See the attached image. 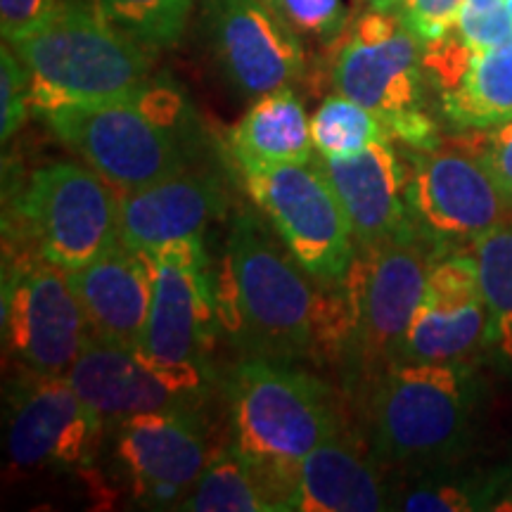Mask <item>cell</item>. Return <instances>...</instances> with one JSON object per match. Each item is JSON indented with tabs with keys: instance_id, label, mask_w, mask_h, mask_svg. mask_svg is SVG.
Returning a JSON list of instances; mask_svg holds the SVG:
<instances>
[{
	"instance_id": "cell-1",
	"label": "cell",
	"mask_w": 512,
	"mask_h": 512,
	"mask_svg": "<svg viewBox=\"0 0 512 512\" xmlns=\"http://www.w3.org/2000/svg\"><path fill=\"white\" fill-rule=\"evenodd\" d=\"M280 235L252 209L230 221L214 278L221 328L252 356L294 361L318 354L320 294Z\"/></svg>"
},
{
	"instance_id": "cell-2",
	"label": "cell",
	"mask_w": 512,
	"mask_h": 512,
	"mask_svg": "<svg viewBox=\"0 0 512 512\" xmlns=\"http://www.w3.org/2000/svg\"><path fill=\"white\" fill-rule=\"evenodd\" d=\"M230 446L247 460L275 512H287L299 465L337 434L330 387L285 361L249 356L226 382Z\"/></svg>"
},
{
	"instance_id": "cell-3",
	"label": "cell",
	"mask_w": 512,
	"mask_h": 512,
	"mask_svg": "<svg viewBox=\"0 0 512 512\" xmlns=\"http://www.w3.org/2000/svg\"><path fill=\"white\" fill-rule=\"evenodd\" d=\"M31 76L38 117L72 105L133 100L150 83L152 50L83 3L57 10L29 36L10 43Z\"/></svg>"
},
{
	"instance_id": "cell-4",
	"label": "cell",
	"mask_w": 512,
	"mask_h": 512,
	"mask_svg": "<svg viewBox=\"0 0 512 512\" xmlns=\"http://www.w3.org/2000/svg\"><path fill=\"white\" fill-rule=\"evenodd\" d=\"M188 112L174 86L150 81L133 100L57 107L43 121L107 183L131 192L190 169Z\"/></svg>"
},
{
	"instance_id": "cell-5",
	"label": "cell",
	"mask_w": 512,
	"mask_h": 512,
	"mask_svg": "<svg viewBox=\"0 0 512 512\" xmlns=\"http://www.w3.org/2000/svg\"><path fill=\"white\" fill-rule=\"evenodd\" d=\"M12 207V223L29 240L31 254L64 273L88 266L121 240L119 190L88 164L41 166Z\"/></svg>"
},
{
	"instance_id": "cell-6",
	"label": "cell",
	"mask_w": 512,
	"mask_h": 512,
	"mask_svg": "<svg viewBox=\"0 0 512 512\" xmlns=\"http://www.w3.org/2000/svg\"><path fill=\"white\" fill-rule=\"evenodd\" d=\"M242 183L313 283L337 287L356 259V238L318 159L238 166Z\"/></svg>"
},
{
	"instance_id": "cell-7",
	"label": "cell",
	"mask_w": 512,
	"mask_h": 512,
	"mask_svg": "<svg viewBox=\"0 0 512 512\" xmlns=\"http://www.w3.org/2000/svg\"><path fill=\"white\" fill-rule=\"evenodd\" d=\"M150 256L155 287L136 351L155 368L209 392V354L221 323L204 242L178 240Z\"/></svg>"
},
{
	"instance_id": "cell-8",
	"label": "cell",
	"mask_w": 512,
	"mask_h": 512,
	"mask_svg": "<svg viewBox=\"0 0 512 512\" xmlns=\"http://www.w3.org/2000/svg\"><path fill=\"white\" fill-rule=\"evenodd\" d=\"M434 261L432 240L411 228L377 245L358 247L339 283L351 313V354L373 370L396 358L425 292Z\"/></svg>"
},
{
	"instance_id": "cell-9",
	"label": "cell",
	"mask_w": 512,
	"mask_h": 512,
	"mask_svg": "<svg viewBox=\"0 0 512 512\" xmlns=\"http://www.w3.org/2000/svg\"><path fill=\"white\" fill-rule=\"evenodd\" d=\"M467 387L458 363L392 361L375 377L368 432L384 460L444 451L465 427Z\"/></svg>"
},
{
	"instance_id": "cell-10",
	"label": "cell",
	"mask_w": 512,
	"mask_h": 512,
	"mask_svg": "<svg viewBox=\"0 0 512 512\" xmlns=\"http://www.w3.org/2000/svg\"><path fill=\"white\" fill-rule=\"evenodd\" d=\"M413 228L432 242H475L512 223V197L479 155L475 138L422 152L406 181Z\"/></svg>"
},
{
	"instance_id": "cell-11",
	"label": "cell",
	"mask_w": 512,
	"mask_h": 512,
	"mask_svg": "<svg viewBox=\"0 0 512 512\" xmlns=\"http://www.w3.org/2000/svg\"><path fill=\"white\" fill-rule=\"evenodd\" d=\"M3 339L24 370L67 375L88 339L69 275L36 254L12 256L3 275Z\"/></svg>"
},
{
	"instance_id": "cell-12",
	"label": "cell",
	"mask_w": 512,
	"mask_h": 512,
	"mask_svg": "<svg viewBox=\"0 0 512 512\" xmlns=\"http://www.w3.org/2000/svg\"><path fill=\"white\" fill-rule=\"evenodd\" d=\"M425 43L403 24L396 10L368 8L344 36L332 64L335 91L361 102L380 119L420 110Z\"/></svg>"
},
{
	"instance_id": "cell-13",
	"label": "cell",
	"mask_w": 512,
	"mask_h": 512,
	"mask_svg": "<svg viewBox=\"0 0 512 512\" xmlns=\"http://www.w3.org/2000/svg\"><path fill=\"white\" fill-rule=\"evenodd\" d=\"M202 27L223 76L249 98L292 86L304 74L297 29L259 0H202Z\"/></svg>"
},
{
	"instance_id": "cell-14",
	"label": "cell",
	"mask_w": 512,
	"mask_h": 512,
	"mask_svg": "<svg viewBox=\"0 0 512 512\" xmlns=\"http://www.w3.org/2000/svg\"><path fill=\"white\" fill-rule=\"evenodd\" d=\"M105 425L67 375L27 373L12 387L8 456L19 470L86 465Z\"/></svg>"
},
{
	"instance_id": "cell-15",
	"label": "cell",
	"mask_w": 512,
	"mask_h": 512,
	"mask_svg": "<svg viewBox=\"0 0 512 512\" xmlns=\"http://www.w3.org/2000/svg\"><path fill=\"white\" fill-rule=\"evenodd\" d=\"M114 453L147 508H178L209 463L200 411L133 415L114 427Z\"/></svg>"
},
{
	"instance_id": "cell-16",
	"label": "cell",
	"mask_w": 512,
	"mask_h": 512,
	"mask_svg": "<svg viewBox=\"0 0 512 512\" xmlns=\"http://www.w3.org/2000/svg\"><path fill=\"white\" fill-rule=\"evenodd\" d=\"M491 337L475 256L467 252L434 261L425 292L394 361L460 363Z\"/></svg>"
},
{
	"instance_id": "cell-17",
	"label": "cell",
	"mask_w": 512,
	"mask_h": 512,
	"mask_svg": "<svg viewBox=\"0 0 512 512\" xmlns=\"http://www.w3.org/2000/svg\"><path fill=\"white\" fill-rule=\"evenodd\" d=\"M67 377L105 427L143 413L200 411L209 396L207 389L147 363L136 349L91 335Z\"/></svg>"
},
{
	"instance_id": "cell-18",
	"label": "cell",
	"mask_w": 512,
	"mask_h": 512,
	"mask_svg": "<svg viewBox=\"0 0 512 512\" xmlns=\"http://www.w3.org/2000/svg\"><path fill=\"white\" fill-rule=\"evenodd\" d=\"M422 67L453 126L486 131L512 121V41L472 50L448 31L425 43Z\"/></svg>"
},
{
	"instance_id": "cell-19",
	"label": "cell",
	"mask_w": 512,
	"mask_h": 512,
	"mask_svg": "<svg viewBox=\"0 0 512 512\" xmlns=\"http://www.w3.org/2000/svg\"><path fill=\"white\" fill-rule=\"evenodd\" d=\"M226 211L221 178L188 169L147 188L119 192L121 242L136 252L155 254L178 240L204 238L209 223Z\"/></svg>"
},
{
	"instance_id": "cell-20",
	"label": "cell",
	"mask_w": 512,
	"mask_h": 512,
	"mask_svg": "<svg viewBox=\"0 0 512 512\" xmlns=\"http://www.w3.org/2000/svg\"><path fill=\"white\" fill-rule=\"evenodd\" d=\"M88 323V335L138 349L155 287V261L117 242L79 271L67 273Z\"/></svg>"
},
{
	"instance_id": "cell-21",
	"label": "cell",
	"mask_w": 512,
	"mask_h": 512,
	"mask_svg": "<svg viewBox=\"0 0 512 512\" xmlns=\"http://www.w3.org/2000/svg\"><path fill=\"white\" fill-rule=\"evenodd\" d=\"M316 159L347 214L358 247L377 245L413 228L392 140H377L351 157Z\"/></svg>"
},
{
	"instance_id": "cell-22",
	"label": "cell",
	"mask_w": 512,
	"mask_h": 512,
	"mask_svg": "<svg viewBox=\"0 0 512 512\" xmlns=\"http://www.w3.org/2000/svg\"><path fill=\"white\" fill-rule=\"evenodd\" d=\"M387 508L377 470L342 430L302 460L287 501V512H377Z\"/></svg>"
},
{
	"instance_id": "cell-23",
	"label": "cell",
	"mask_w": 512,
	"mask_h": 512,
	"mask_svg": "<svg viewBox=\"0 0 512 512\" xmlns=\"http://www.w3.org/2000/svg\"><path fill=\"white\" fill-rule=\"evenodd\" d=\"M228 145L238 166L311 162L316 150L311 119L290 86L256 98L240 124L230 131Z\"/></svg>"
},
{
	"instance_id": "cell-24",
	"label": "cell",
	"mask_w": 512,
	"mask_h": 512,
	"mask_svg": "<svg viewBox=\"0 0 512 512\" xmlns=\"http://www.w3.org/2000/svg\"><path fill=\"white\" fill-rule=\"evenodd\" d=\"M176 510L275 512L254 470L233 446L211 453L209 463Z\"/></svg>"
},
{
	"instance_id": "cell-25",
	"label": "cell",
	"mask_w": 512,
	"mask_h": 512,
	"mask_svg": "<svg viewBox=\"0 0 512 512\" xmlns=\"http://www.w3.org/2000/svg\"><path fill=\"white\" fill-rule=\"evenodd\" d=\"M311 140L318 157L342 159L366 150L377 140L392 138L380 114L347 95L335 93L320 102L311 117Z\"/></svg>"
},
{
	"instance_id": "cell-26",
	"label": "cell",
	"mask_w": 512,
	"mask_h": 512,
	"mask_svg": "<svg viewBox=\"0 0 512 512\" xmlns=\"http://www.w3.org/2000/svg\"><path fill=\"white\" fill-rule=\"evenodd\" d=\"M491 320V339L512 363V223L491 230L470 245Z\"/></svg>"
},
{
	"instance_id": "cell-27",
	"label": "cell",
	"mask_w": 512,
	"mask_h": 512,
	"mask_svg": "<svg viewBox=\"0 0 512 512\" xmlns=\"http://www.w3.org/2000/svg\"><path fill=\"white\" fill-rule=\"evenodd\" d=\"M93 5L112 27L159 50L181 41L195 0H93Z\"/></svg>"
},
{
	"instance_id": "cell-28",
	"label": "cell",
	"mask_w": 512,
	"mask_h": 512,
	"mask_svg": "<svg viewBox=\"0 0 512 512\" xmlns=\"http://www.w3.org/2000/svg\"><path fill=\"white\" fill-rule=\"evenodd\" d=\"M472 50H489L512 41V15L505 0H465L451 29Z\"/></svg>"
},
{
	"instance_id": "cell-29",
	"label": "cell",
	"mask_w": 512,
	"mask_h": 512,
	"mask_svg": "<svg viewBox=\"0 0 512 512\" xmlns=\"http://www.w3.org/2000/svg\"><path fill=\"white\" fill-rule=\"evenodd\" d=\"M31 110V76L10 43L0 48V138L15 136Z\"/></svg>"
},
{
	"instance_id": "cell-30",
	"label": "cell",
	"mask_w": 512,
	"mask_h": 512,
	"mask_svg": "<svg viewBox=\"0 0 512 512\" xmlns=\"http://www.w3.org/2000/svg\"><path fill=\"white\" fill-rule=\"evenodd\" d=\"M283 12L294 29L323 41L342 36L349 19L342 0H283Z\"/></svg>"
},
{
	"instance_id": "cell-31",
	"label": "cell",
	"mask_w": 512,
	"mask_h": 512,
	"mask_svg": "<svg viewBox=\"0 0 512 512\" xmlns=\"http://www.w3.org/2000/svg\"><path fill=\"white\" fill-rule=\"evenodd\" d=\"M465 0H399L396 12L422 43L437 41L456 27Z\"/></svg>"
},
{
	"instance_id": "cell-32",
	"label": "cell",
	"mask_w": 512,
	"mask_h": 512,
	"mask_svg": "<svg viewBox=\"0 0 512 512\" xmlns=\"http://www.w3.org/2000/svg\"><path fill=\"white\" fill-rule=\"evenodd\" d=\"M60 0H0V34L5 43L29 36L53 15Z\"/></svg>"
},
{
	"instance_id": "cell-33",
	"label": "cell",
	"mask_w": 512,
	"mask_h": 512,
	"mask_svg": "<svg viewBox=\"0 0 512 512\" xmlns=\"http://www.w3.org/2000/svg\"><path fill=\"white\" fill-rule=\"evenodd\" d=\"M472 138H475L479 155L491 169V174L498 178L503 190L512 197V121L489 128V133L479 131Z\"/></svg>"
},
{
	"instance_id": "cell-34",
	"label": "cell",
	"mask_w": 512,
	"mask_h": 512,
	"mask_svg": "<svg viewBox=\"0 0 512 512\" xmlns=\"http://www.w3.org/2000/svg\"><path fill=\"white\" fill-rule=\"evenodd\" d=\"M472 496L465 489L453 484H439L418 489L403 498L401 510L411 512H465L472 510Z\"/></svg>"
},
{
	"instance_id": "cell-35",
	"label": "cell",
	"mask_w": 512,
	"mask_h": 512,
	"mask_svg": "<svg viewBox=\"0 0 512 512\" xmlns=\"http://www.w3.org/2000/svg\"><path fill=\"white\" fill-rule=\"evenodd\" d=\"M358 3H363L366 8L373 10H396L399 0H358Z\"/></svg>"
},
{
	"instance_id": "cell-36",
	"label": "cell",
	"mask_w": 512,
	"mask_h": 512,
	"mask_svg": "<svg viewBox=\"0 0 512 512\" xmlns=\"http://www.w3.org/2000/svg\"><path fill=\"white\" fill-rule=\"evenodd\" d=\"M259 3H264L266 8H271L273 12H278V15H285V12H283V0H259Z\"/></svg>"
},
{
	"instance_id": "cell-37",
	"label": "cell",
	"mask_w": 512,
	"mask_h": 512,
	"mask_svg": "<svg viewBox=\"0 0 512 512\" xmlns=\"http://www.w3.org/2000/svg\"><path fill=\"white\" fill-rule=\"evenodd\" d=\"M505 3H508V8H510V15H512V0H505Z\"/></svg>"
}]
</instances>
